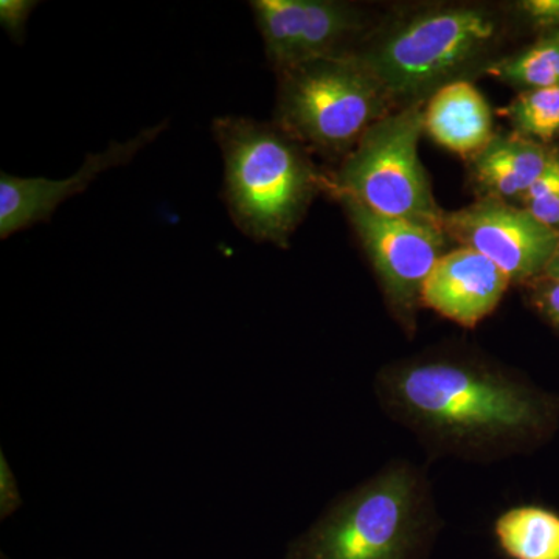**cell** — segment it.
<instances>
[{"label": "cell", "instance_id": "6da1fadb", "mask_svg": "<svg viewBox=\"0 0 559 559\" xmlns=\"http://www.w3.org/2000/svg\"><path fill=\"white\" fill-rule=\"evenodd\" d=\"M390 418L429 451L492 462L532 451L557 430L559 399L518 373L466 353H428L380 370Z\"/></svg>", "mask_w": 559, "mask_h": 559}, {"label": "cell", "instance_id": "7a4b0ae2", "mask_svg": "<svg viewBox=\"0 0 559 559\" xmlns=\"http://www.w3.org/2000/svg\"><path fill=\"white\" fill-rule=\"evenodd\" d=\"M439 528L425 471L399 460L334 500L285 559H421Z\"/></svg>", "mask_w": 559, "mask_h": 559}, {"label": "cell", "instance_id": "3957f363", "mask_svg": "<svg viewBox=\"0 0 559 559\" xmlns=\"http://www.w3.org/2000/svg\"><path fill=\"white\" fill-rule=\"evenodd\" d=\"M213 134L224 159L231 219L252 240L285 246L316 193L329 190L307 151L275 123L218 117Z\"/></svg>", "mask_w": 559, "mask_h": 559}, {"label": "cell", "instance_id": "277c9868", "mask_svg": "<svg viewBox=\"0 0 559 559\" xmlns=\"http://www.w3.org/2000/svg\"><path fill=\"white\" fill-rule=\"evenodd\" d=\"M502 36V20L480 5L421 11L353 50L395 108L428 102L485 60Z\"/></svg>", "mask_w": 559, "mask_h": 559}, {"label": "cell", "instance_id": "5b68a950", "mask_svg": "<svg viewBox=\"0 0 559 559\" xmlns=\"http://www.w3.org/2000/svg\"><path fill=\"white\" fill-rule=\"evenodd\" d=\"M275 121L304 148L345 156L395 106L353 51L280 73Z\"/></svg>", "mask_w": 559, "mask_h": 559}, {"label": "cell", "instance_id": "8992f818", "mask_svg": "<svg viewBox=\"0 0 559 559\" xmlns=\"http://www.w3.org/2000/svg\"><path fill=\"white\" fill-rule=\"evenodd\" d=\"M425 103L401 106L374 123L329 178L331 193L347 194L381 215L441 229L444 212L418 154Z\"/></svg>", "mask_w": 559, "mask_h": 559}, {"label": "cell", "instance_id": "52a82bcc", "mask_svg": "<svg viewBox=\"0 0 559 559\" xmlns=\"http://www.w3.org/2000/svg\"><path fill=\"white\" fill-rule=\"evenodd\" d=\"M336 198L373 264L390 310L406 333H414L423 285L444 255L447 235L440 227L381 215L347 194Z\"/></svg>", "mask_w": 559, "mask_h": 559}, {"label": "cell", "instance_id": "ba28073f", "mask_svg": "<svg viewBox=\"0 0 559 559\" xmlns=\"http://www.w3.org/2000/svg\"><path fill=\"white\" fill-rule=\"evenodd\" d=\"M441 230L460 248L487 257L520 285L544 274L559 248L558 230L544 226L521 205L491 198L444 212Z\"/></svg>", "mask_w": 559, "mask_h": 559}, {"label": "cell", "instance_id": "9c48e42d", "mask_svg": "<svg viewBox=\"0 0 559 559\" xmlns=\"http://www.w3.org/2000/svg\"><path fill=\"white\" fill-rule=\"evenodd\" d=\"M167 121L143 130L134 139L112 143L102 153L91 154L83 167L68 179L17 178L0 175V237L2 240L35 224L49 221L62 202L83 193L102 173L128 164L135 154L154 142L167 128Z\"/></svg>", "mask_w": 559, "mask_h": 559}, {"label": "cell", "instance_id": "30bf717a", "mask_svg": "<svg viewBox=\"0 0 559 559\" xmlns=\"http://www.w3.org/2000/svg\"><path fill=\"white\" fill-rule=\"evenodd\" d=\"M511 280L487 257L468 248L444 253L423 285L421 305L465 329L488 318Z\"/></svg>", "mask_w": 559, "mask_h": 559}, {"label": "cell", "instance_id": "8fae6325", "mask_svg": "<svg viewBox=\"0 0 559 559\" xmlns=\"http://www.w3.org/2000/svg\"><path fill=\"white\" fill-rule=\"evenodd\" d=\"M492 114L481 92L466 80L452 81L425 103V132L437 145L474 157L495 139Z\"/></svg>", "mask_w": 559, "mask_h": 559}, {"label": "cell", "instance_id": "7c38bea8", "mask_svg": "<svg viewBox=\"0 0 559 559\" xmlns=\"http://www.w3.org/2000/svg\"><path fill=\"white\" fill-rule=\"evenodd\" d=\"M557 150L522 135H495L471 157L469 175L480 198L510 202L522 200L549 167Z\"/></svg>", "mask_w": 559, "mask_h": 559}, {"label": "cell", "instance_id": "4fadbf2b", "mask_svg": "<svg viewBox=\"0 0 559 559\" xmlns=\"http://www.w3.org/2000/svg\"><path fill=\"white\" fill-rule=\"evenodd\" d=\"M364 28L366 16L353 3L301 0L299 64L349 53Z\"/></svg>", "mask_w": 559, "mask_h": 559}, {"label": "cell", "instance_id": "5bb4252c", "mask_svg": "<svg viewBox=\"0 0 559 559\" xmlns=\"http://www.w3.org/2000/svg\"><path fill=\"white\" fill-rule=\"evenodd\" d=\"M495 535L509 559H559V514L543 507H516L500 514Z\"/></svg>", "mask_w": 559, "mask_h": 559}, {"label": "cell", "instance_id": "9a60e30c", "mask_svg": "<svg viewBox=\"0 0 559 559\" xmlns=\"http://www.w3.org/2000/svg\"><path fill=\"white\" fill-rule=\"evenodd\" d=\"M489 76L522 91L559 84V31L550 32L527 49L489 61L481 68Z\"/></svg>", "mask_w": 559, "mask_h": 559}, {"label": "cell", "instance_id": "2e32d148", "mask_svg": "<svg viewBox=\"0 0 559 559\" xmlns=\"http://www.w3.org/2000/svg\"><path fill=\"white\" fill-rule=\"evenodd\" d=\"M264 40L267 61L280 73L299 64L301 0L250 2Z\"/></svg>", "mask_w": 559, "mask_h": 559}, {"label": "cell", "instance_id": "e0dca14e", "mask_svg": "<svg viewBox=\"0 0 559 559\" xmlns=\"http://www.w3.org/2000/svg\"><path fill=\"white\" fill-rule=\"evenodd\" d=\"M503 114L516 134L546 145L559 135V84L520 92Z\"/></svg>", "mask_w": 559, "mask_h": 559}, {"label": "cell", "instance_id": "ac0fdd59", "mask_svg": "<svg viewBox=\"0 0 559 559\" xmlns=\"http://www.w3.org/2000/svg\"><path fill=\"white\" fill-rule=\"evenodd\" d=\"M520 202L539 223L559 231V151Z\"/></svg>", "mask_w": 559, "mask_h": 559}, {"label": "cell", "instance_id": "d6986e66", "mask_svg": "<svg viewBox=\"0 0 559 559\" xmlns=\"http://www.w3.org/2000/svg\"><path fill=\"white\" fill-rule=\"evenodd\" d=\"M522 286L530 307L559 331V278L540 274Z\"/></svg>", "mask_w": 559, "mask_h": 559}, {"label": "cell", "instance_id": "ffe728a7", "mask_svg": "<svg viewBox=\"0 0 559 559\" xmlns=\"http://www.w3.org/2000/svg\"><path fill=\"white\" fill-rule=\"evenodd\" d=\"M38 2L32 0H2L0 2V24L17 44L25 35V24Z\"/></svg>", "mask_w": 559, "mask_h": 559}, {"label": "cell", "instance_id": "44dd1931", "mask_svg": "<svg viewBox=\"0 0 559 559\" xmlns=\"http://www.w3.org/2000/svg\"><path fill=\"white\" fill-rule=\"evenodd\" d=\"M520 10L538 27L559 31V0H525Z\"/></svg>", "mask_w": 559, "mask_h": 559}, {"label": "cell", "instance_id": "7402d4cb", "mask_svg": "<svg viewBox=\"0 0 559 559\" xmlns=\"http://www.w3.org/2000/svg\"><path fill=\"white\" fill-rule=\"evenodd\" d=\"M544 274H549L551 277L559 278V248L557 253H555L554 259H551L549 266H547L546 272Z\"/></svg>", "mask_w": 559, "mask_h": 559}, {"label": "cell", "instance_id": "603a6c76", "mask_svg": "<svg viewBox=\"0 0 559 559\" xmlns=\"http://www.w3.org/2000/svg\"><path fill=\"white\" fill-rule=\"evenodd\" d=\"M3 559H7V558H3Z\"/></svg>", "mask_w": 559, "mask_h": 559}]
</instances>
